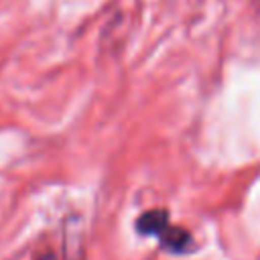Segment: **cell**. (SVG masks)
<instances>
[{"instance_id":"2","label":"cell","mask_w":260,"mask_h":260,"mask_svg":"<svg viewBox=\"0 0 260 260\" xmlns=\"http://www.w3.org/2000/svg\"><path fill=\"white\" fill-rule=\"evenodd\" d=\"M169 225V213L165 209H150L136 221V230L144 236H158Z\"/></svg>"},{"instance_id":"1","label":"cell","mask_w":260,"mask_h":260,"mask_svg":"<svg viewBox=\"0 0 260 260\" xmlns=\"http://www.w3.org/2000/svg\"><path fill=\"white\" fill-rule=\"evenodd\" d=\"M156 238L160 240V246L167 252H173V254H185L191 248V236H189V232L183 230V228H175L171 223Z\"/></svg>"},{"instance_id":"3","label":"cell","mask_w":260,"mask_h":260,"mask_svg":"<svg viewBox=\"0 0 260 260\" xmlns=\"http://www.w3.org/2000/svg\"><path fill=\"white\" fill-rule=\"evenodd\" d=\"M37 260H57V256H55V254H43V256H39Z\"/></svg>"}]
</instances>
